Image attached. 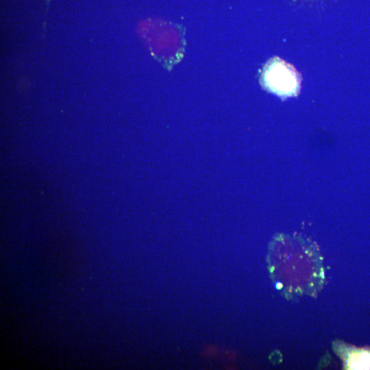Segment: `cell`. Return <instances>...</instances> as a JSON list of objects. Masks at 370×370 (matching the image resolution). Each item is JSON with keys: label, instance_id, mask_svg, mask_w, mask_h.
Instances as JSON below:
<instances>
[{"label": "cell", "instance_id": "cell-1", "mask_svg": "<svg viewBox=\"0 0 370 370\" xmlns=\"http://www.w3.org/2000/svg\"><path fill=\"white\" fill-rule=\"evenodd\" d=\"M262 79L269 90L280 96L295 95L300 88L298 73L280 58L272 59L266 64Z\"/></svg>", "mask_w": 370, "mask_h": 370}, {"label": "cell", "instance_id": "cell-2", "mask_svg": "<svg viewBox=\"0 0 370 370\" xmlns=\"http://www.w3.org/2000/svg\"><path fill=\"white\" fill-rule=\"evenodd\" d=\"M344 356L347 369H370V350L348 348Z\"/></svg>", "mask_w": 370, "mask_h": 370}]
</instances>
